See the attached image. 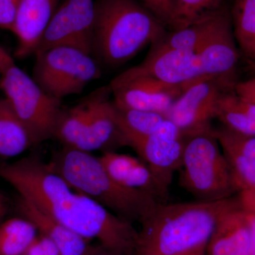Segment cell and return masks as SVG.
<instances>
[{"instance_id":"6da1fadb","label":"cell","mask_w":255,"mask_h":255,"mask_svg":"<svg viewBox=\"0 0 255 255\" xmlns=\"http://www.w3.org/2000/svg\"><path fill=\"white\" fill-rule=\"evenodd\" d=\"M0 177L19 197L87 241L96 239L107 248L137 253L139 232L132 223L74 190L38 156L0 162Z\"/></svg>"},{"instance_id":"7a4b0ae2","label":"cell","mask_w":255,"mask_h":255,"mask_svg":"<svg viewBox=\"0 0 255 255\" xmlns=\"http://www.w3.org/2000/svg\"><path fill=\"white\" fill-rule=\"evenodd\" d=\"M241 206L238 195L216 201L159 204L140 223L137 255H184L205 248L219 219Z\"/></svg>"},{"instance_id":"3957f363","label":"cell","mask_w":255,"mask_h":255,"mask_svg":"<svg viewBox=\"0 0 255 255\" xmlns=\"http://www.w3.org/2000/svg\"><path fill=\"white\" fill-rule=\"evenodd\" d=\"M95 9L91 55L101 67L119 68L167 31L137 0H96Z\"/></svg>"},{"instance_id":"277c9868","label":"cell","mask_w":255,"mask_h":255,"mask_svg":"<svg viewBox=\"0 0 255 255\" xmlns=\"http://www.w3.org/2000/svg\"><path fill=\"white\" fill-rule=\"evenodd\" d=\"M47 164L74 190L132 224L141 223L159 204L147 193L120 185L107 173L100 157L90 152L64 147Z\"/></svg>"},{"instance_id":"5b68a950","label":"cell","mask_w":255,"mask_h":255,"mask_svg":"<svg viewBox=\"0 0 255 255\" xmlns=\"http://www.w3.org/2000/svg\"><path fill=\"white\" fill-rule=\"evenodd\" d=\"M179 182L196 199L216 201L237 194L231 166L214 128L186 137Z\"/></svg>"},{"instance_id":"8992f818","label":"cell","mask_w":255,"mask_h":255,"mask_svg":"<svg viewBox=\"0 0 255 255\" xmlns=\"http://www.w3.org/2000/svg\"><path fill=\"white\" fill-rule=\"evenodd\" d=\"M0 89L35 143L55 138L62 101L50 97L0 46Z\"/></svg>"},{"instance_id":"52a82bcc","label":"cell","mask_w":255,"mask_h":255,"mask_svg":"<svg viewBox=\"0 0 255 255\" xmlns=\"http://www.w3.org/2000/svg\"><path fill=\"white\" fill-rule=\"evenodd\" d=\"M32 78L50 97L62 101L80 95L102 75V67L91 55L68 46L35 53Z\"/></svg>"},{"instance_id":"ba28073f","label":"cell","mask_w":255,"mask_h":255,"mask_svg":"<svg viewBox=\"0 0 255 255\" xmlns=\"http://www.w3.org/2000/svg\"><path fill=\"white\" fill-rule=\"evenodd\" d=\"M196 53L205 78L217 80L227 91L235 90L239 82V48L231 11L226 4L219 10L214 27Z\"/></svg>"},{"instance_id":"9c48e42d","label":"cell","mask_w":255,"mask_h":255,"mask_svg":"<svg viewBox=\"0 0 255 255\" xmlns=\"http://www.w3.org/2000/svg\"><path fill=\"white\" fill-rule=\"evenodd\" d=\"M95 18L93 0H62L35 53L68 46L91 55Z\"/></svg>"},{"instance_id":"30bf717a","label":"cell","mask_w":255,"mask_h":255,"mask_svg":"<svg viewBox=\"0 0 255 255\" xmlns=\"http://www.w3.org/2000/svg\"><path fill=\"white\" fill-rule=\"evenodd\" d=\"M110 85L114 105L119 108L157 112L164 115L184 90L182 87L171 86L159 81L137 66L116 77Z\"/></svg>"},{"instance_id":"8fae6325","label":"cell","mask_w":255,"mask_h":255,"mask_svg":"<svg viewBox=\"0 0 255 255\" xmlns=\"http://www.w3.org/2000/svg\"><path fill=\"white\" fill-rule=\"evenodd\" d=\"M185 142L179 128L167 119L157 131L130 145L167 197L174 174L182 164Z\"/></svg>"},{"instance_id":"7c38bea8","label":"cell","mask_w":255,"mask_h":255,"mask_svg":"<svg viewBox=\"0 0 255 255\" xmlns=\"http://www.w3.org/2000/svg\"><path fill=\"white\" fill-rule=\"evenodd\" d=\"M227 91L214 79L204 78L187 87L166 114L186 137L213 128L221 94Z\"/></svg>"},{"instance_id":"4fadbf2b","label":"cell","mask_w":255,"mask_h":255,"mask_svg":"<svg viewBox=\"0 0 255 255\" xmlns=\"http://www.w3.org/2000/svg\"><path fill=\"white\" fill-rule=\"evenodd\" d=\"M231 170L243 209L255 210V137L214 128Z\"/></svg>"},{"instance_id":"5bb4252c","label":"cell","mask_w":255,"mask_h":255,"mask_svg":"<svg viewBox=\"0 0 255 255\" xmlns=\"http://www.w3.org/2000/svg\"><path fill=\"white\" fill-rule=\"evenodd\" d=\"M144 73L171 86L187 87L205 78L196 53L152 44L142 63Z\"/></svg>"},{"instance_id":"9a60e30c","label":"cell","mask_w":255,"mask_h":255,"mask_svg":"<svg viewBox=\"0 0 255 255\" xmlns=\"http://www.w3.org/2000/svg\"><path fill=\"white\" fill-rule=\"evenodd\" d=\"M110 85L99 88V95L92 109L90 120L83 135L75 149L91 152L102 151L103 153L117 152V149L128 146L127 139L119 125L117 110ZM73 149V148H72Z\"/></svg>"},{"instance_id":"2e32d148","label":"cell","mask_w":255,"mask_h":255,"mask_svg":"<svg viewBox=\"0 0 255 255\" xmlns=\"http://www.w3.org/2000/svg\"><path fill=\"white\" fill-rule=\"evenodd\" d=\"M62 0H19L12 33L17 39L14 55H34L43 33Z\"/></svg>"},{"instance_id":"e0dca14e","label":"cell","mask_w":255,"mask_h":255,"mask_svg":"<svg viewBox=\"0 0 255 255\" xmlns=\"http://www.w3.org/2000/svg\"><path fill=\"white\" fill-rule=\"evenodd\" d=\"M100 159L107 173L120 185L147 193L159 204L167 203L169 197L164 194L150 169L140 158L109 152L103 153Z\"/></svg>"},{"instance_id":"ac0fdd59","label":"cell","mask_w":255,"mask_h":255,"mask_svg":"<svg viewBox=\"0 0 255 255\" xmlns=\"http://www.w3.org/2000/svg\"><path fill=\"white\" fill-rule=\"evenodd\" d=\"M252 236L246 209L238 206L226 213L215 227L206 255H252Z\"/></svg>"},{"instance_id":"d6986e66","label":"cell","mask_w":255,"mask_h":255,"mask_svg":"<svg viewBox=\"0 0 255 255\" xmlns=\"http://www.w3.org/2000/svg\"><path fill=\"white\" fill-rule=\"evenodd\" d=\"M16 209L22 217L34 225L39 234L48 238L58 247L62 255H82L90 247V241L70 231L59 221L19 196Z\"/></svg>"},{"instance_id":"ffe728a7","label":"cell","mask_w":255,"mask_h":255,"mask_svg":"<svg viewBox=\"0 0 255 255\" xmlns=\"http://www.w3.org/2000/svg\"><path fill=\"white\" fill-rule=\"evenodd\" d=\"M215 119L231 131L255 137V102L235 90L221 94Z\"/></svg>"},{"instance_id":"44dd1931","label":"cell","mask_w":255,"mask_h":255,"mask_svg":"<svg viewBox=\"0 0 255 255\" xmlns=\"http://www.w3.org/2000/svg\"><path fill=\"white\" fill-rule=\"evenodd\" d=\"M34 145L31 134L9 102L0 97V157H16Z\"/></svg>"},{"instance_id":"7402d4cb","label":"cell","mask_w":255,"mask_h":255,"mask_svg":"<svg viewBox=\"0 0 255 255\" xmlns=\"http://www.w3.org/2000/svg\"><path fill=\"white\" fill-rule=\"evenodd\" d=\"M98 95L99 89H97L77 105L63 109L55 130V139L59 140L64 147L75 149L78 145L90 120Z\"/></svg>"},{"instance_id":"603a6c76","label":"cell","mask_w":255,"mask_h":255,"mask_svg":"<svg viewBox=\"0 0 255 255\" xmlns=\"http://www.w3.org/2000/svg\"><path fill=\"white\" fill-rule=\"evenodd\" d=\"M231 11L238 48L255 64V0H233Z\"/></svg>"},{"instance_id":"cb8c5ba5","label":"cell","mask_w":255,"mask_h":255,"mask_svg":"<svg viewBox=\"0 0 255 255\" xmlns=\"http://www.w3.org/2000/svg\"><path fill=\"white\" fill-rule=\"evenodd\" d=\"M115 107L119 125L128 147L157 131L167 119L165 115L157 112Z\"/></svg>"},{"instance_id":"d4e9b609","label":"cell","mask_w":255,"mask_h":255,"mask_svg":"<svg viewBox=\"0 0 255 255\" xmlns=\"http://www.w3.org/2000/svg\"><path fill=\"white\" fill-rule=\"evenodd\" d=\"M219 11L186 27L167 30L162 38L152 44L196 53L214 27Z\"/></svg>"},{"instance_id":"484cf974","label":"cell","mask_w":255,"mask_h":255,"mask_svg":"<svg viewBox=\"0 0 255 255\" xmlns=\"http://www.w3.org/2000/svg\"><path fill=\"white\" fill-rule=\"evenodd\" d=\"M36 228L25 218L0 223V255H23L37 236Z\"/></svg>"},{"instance_id":"4316f807","label":"cell","mask_w":255,"mask_h":255,"mask_svg":"<svg viewBox=\"0 0 255 255\" xmlns=\"http://www.w3.org/2000/svg\"><path fill=\"white\" fill-rule=\"evenodd\" d=\"M223 0H174L173 15L169 31L179 29L217 12Z\"/></svg>"},{"instance_id":"83f0119b","label":"cell","mask_w":255,"mask_h":255,"mask_svg":"<svg viewBox=\"0 0 255 255\" xmlns=\"http://www.w3.org/2000/svg\"><path fill=\"white\" fill-rule=\"evenodd\" d=\"M169 30L173 15L174 0H137Z\"/></svg>"},{"instance_id":"f1b7e54d","label":"cell","mask_w":255,"mask_h":255,"mask_svg":"<svg viewBox=\"0 0 255 255\" xmlns=\"http://www.w3.org/2000/svg\"><path fill=\"white\" fill-rule=\"evenodd\" d=\"M23 255H62L58 247L43 235H37Z\"/></svg>"},{"instance_id":"f546056e","label":"cell","mask_w":255,"mask_h":255,"mask_svg":"<svg viewBox=\"0 0 255 255\" xmlns=\"http://www.w3.org/2000/svg\"><path fill=\"white\" fill-rule=\"evenodd\" d=\"M19 0H0V28L12 32Z\"/></svg>"},{"instance_id":"4dcf8cb0","label":"cell","mask_w":255,"mask_h":255,"mask_svg":"<svg viewBox=\"0 0 255 255\" xmlns=\"http://www.w3.org/2000/svg\"><path fill=\"white\" fill-rule=\"evenodd\" d=\"M235 91L255 102V75L245 81L238 82Z\"/></svg>"},{"instance_id":"1f68e13d","label":"cell","mask_w":255,"mask_h":255,"mask_svg":"<svg viewBox=\"0 0 255 255\" xmlns=\"http://www.w3.org/2000/svg\"><path fill=\"white\" fill-rule=\"evenodd\" d=\"M91 255H137V253L107 248L100 244L99 246L93 247Z\"/></svg>"},{"instance_id":"d6a6232c","label":"cell","mask_w":255,"mask_h":255,"mask_svg":"<svg viewBox=\"0 0 255 255\" xmlns=\"http://www.w3.org/2000/svg\"><path fill=\"white\" fill-rule=\"evenodd\" d=\"M252 236V255H255V210H246Z\"/></svg>"},{"instance_id":"836d02e7","label":"cell","mask_w":255,"mask_h":255,"mask_svg":"<svg viewBox=\"0 0 255 255\" xmlns=\"http://www.w3.org/2000/svg\"><path fill=\"white\" fill-rule=\"evenodd\" d=\"M9 202L4 194L0 191V223H2L4 218L9 211Z\"/></svg>"},{"instance_id":"e575fe53","label":"cell","mask_w":255,"mask_h":255,"mask_svg":"<svg viewBox=\"0 0 255 255\" xmlns=\"http://www.w3.org/2000/svg\"><path fill=\"white\" fill-rule=\"evenodd\" d=\"M206 248H201V249L197 250V251L191 252L184 255H206Z\"/></svg>"},{"instance_id":"d590c367","label":"cell","mask_w":255,"mask_h":255,"mask_svg":"<svg viewBox=\"0 0 255 255\" xmlns=\"http://www.w3.org/2000/svg\"><path fill=\"white\" fill-rule=\"evenodd\" d=\"M92 251H93V246H90L88 248H87V250L86 252H85V253H84L82 255H91L92 253Z\"/></svg>"},{"instance_id":"8d00e7d4","label":"cell","mask_w":255,"mask_h":255,"mask_svg":"<svg viewBox=\"0 0 255 255\" xmlns=\"http://www.w3.org/2000/svg\"><path fill=\"white\" fill-rule=\"evenodd\" d=\"M253 65V68H254L255 69V64H254V65Z\"/></svg>"}]
</instances>
